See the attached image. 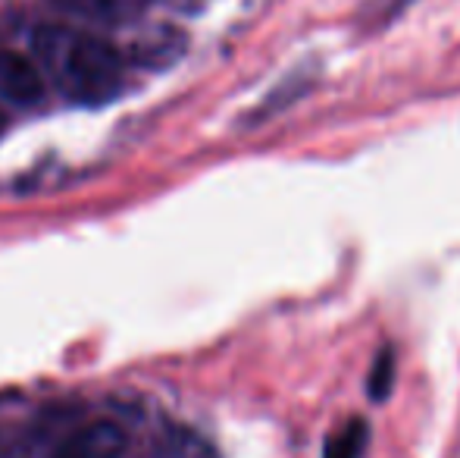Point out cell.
Wrapping results in <instances>:
<instances>
[{
	"label": "cell",
	"mask_w": 460,
	"mask_h": 458,
	"mask_svg": "<svg viewBox=\"0 0 460 458\" xmlns=\"http://www.w3.org/2000/svg\"><path fill=\"white\" fill-rule=\"evenodd\" d=\"M369 446V424L364 418H348L329 434L323 458H364Z\"/></svg>",
	"instance_id": "cell-5"
},
{
	"label": "cell",
	"mask_w": 460,
	"mask_h": 458,
	"mask_svg": "<svg viewBox=\"0 0 460 458\" xmlns=\"http://www.w3.org/2000/svg\"><path fill=\"white\" fill-rule=\"evenodd\" d=\"M179 50H182V38L170 29H157L147 38H141L128 57L141 67H166L170 60H176Z\"/></svg>",
	"instance_id": "cell-6"
},
{
	"label": "cell",
	"mask_w": 460,
	"mask_h": 458,
	"mask_svg": "<svg viewBox=\"0 0 460 458\" xmlns=\"http://www.w3.org/2000/svg\"><path fill=\"white\" fill-rule=\"evenodd\" d=\"M4 129H6V120H4V113H0V135H4Z\"/></svg>",
	"instance_id": "cell-9"
},
{
	"label": "cell",
	"mask_w": 460,
	"mask_h": 458,
	"mask_svg": "<svg viewBox=\"0 0 460 458\" xmlns=\"http://www.w3.org/2000/svg\"><path fill=\"white\" fill-rule=\"evenodd\" d=\"M0 98L16 107H35L44 101V76L31 57L0 44Z\"/></svg>",
	"instance_id": "cell-2"
},
{
	"label": "cell",
	"mask_w": 460,
	"mask_h": 458,
	"mask_svg": "<svg viewBox=\"0 0 460 458\" xmlns=\"http://www.w3.org/2000/svg\"><path fill=\"white\" fill-rule=\"evenodd\" d=\"M31 54L44 79L73 104H107L126 88V60L94 31L44 22L31 31Z\"/></svg>",
	"instance_id": "cell-1"
},
{
	"label": "cell",
	"mask_w": 460,
	"mask_h": 458,
	"mask_svg": "<svg viewBox=\"0 0 460 458\" xmlns=\"http://www.w3.org/2000/svg\"><path fill=\"white\" fill-rule=\"evenodd\" d=\"M147 458H219L217 449L188 427H166L147 449Z\"/></svg>",
	"instance_id": "cell-4"
},
{
	"label": "cell",
	"mask_w": 460,
	"mask_h": 458,
	"mask_svg": "<svg viewBox=\"0 0 460 458\" xmlns=\"http://www.w3.org/2000/svg\"><path fill=\"white\" fill-rule=\"evenodd\" d=\"M50 4L69 16L92 19V22H119L128 10L126 0H50Z\"/></svg>",
	"instance_id": "cell-7"
},
{
	"label": "cell",
	"mask_w": 460,
	"mask_h": 458,
	"mask_svg": "<svg viewBox=\"0 0 460 458\" xmlns=\"http://www.w3.org/2000/svg\"><path fill=\"white\" fill-rule=\"evenodd\" d=\"M122 453H126V434L110 421H94L63 440L50 458H122Z\"/></svg>",
	"instance_id": "cell-3"
},
{
	"label": "cell",
	"mask_w": 460,
	"mask_h": 458,
	"mask_svg": "<svg viewBox=\"0 0 460 458\" xmlns=\"http://www.w3.org/2000/svg\"><path fill=\"white\" fill-rule=\"evenodd\" d=\"M394 371H398V358H394V348H379V355L373 358V367L367 373V392L376 405L385 402L394 390Z\"/></svg>",
	"instance_id": "cell-8"
}]
</instances>
